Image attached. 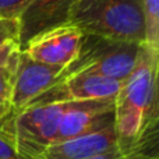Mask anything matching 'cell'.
Listing matches in <instances>:
<instances>
[{
	"instance_id": "obj_10",
	"label": "cell",
	"mask_w": 159,
	"mask_h": 159,
	"mask_svg": "<svg viewBox=\"0 0 159 159\" xmlns=\"http://www.w3.org/2000/svg\"><path fill=\"white\" fill-rule=\"evenodd\" d=\"M115 126L49 145L35 159H91L121 145Z\"/></svg>"
},
{
	"instance_id": "obj_13",
	"label": "cell",
	"mask_w": 159,
	"mask_h": 159,
	"mask_svg": "<svg viewBox=\"0 0 159 159\" xmlns=\"http://www.w3.org/2000/svg\"><path fill=\"white\" fill-rule=\"evenodd\" d=\"M16 67L17 63L0 69V127L11 116V95H13Z\"/></svg>"
},
{
	"instance_id": "obj_5",
	"label": "cell",
	"mask_w": 159,
	"mask_h": 159,
	"mask_svg": "<svg viewBox=\"0 0 159 159\" xmlns=\"http://www.w3.org/2000/svg\"><path fill=\"white\" fill-rule=\"evenodd\" d=\"M123 81L106 78L93 73H78L61 80L36 98L30 106L50 102H82L113 99L120 91ZM28 106V107H30Z\"/></svg>"
},
{
	"instance_id": "obj_7",
	"label": "cell",
	"mask_w": 159,
	"mask_h": 159,
	"mask_svg": "<svg viewBox=\"0 0 159 159\" xmlns=\"http://www.w3.org/2000/svg\"><path fill=\"white\" fill-rule=\"evenodd\" d=\"M84 34L71 24L61 25L34 38L22 52L30 59L64 69L77 57Z\"/></svg>"
},
{
	"instance_id": "obj_15",
	"label": "cell",
	"mask_w": 159,
	"mask_h": 159,
	"mask_svg": "<svg viewBox=\"0 0 159 159\" xmlns=\"http://www.w3.org/2000/svg\"><path fill=\"white\" fill-rule=\"evenodd\" d=\"M30 0H0V18L18 20Z\"/></svg>"
},
{
	"instance_id": "obj_1",
	"label": "cell",
	"mask_w": 159,
	"mask_h": 159,
	"mask_svg": "<svg viewBox=\"0 0 159 159\" xmlns=\"http://www.w3.org/2000/svg\"><path fill=\"white\" fill-rule=\"evenodd\" d=\"M159 52L141 46L134 70L115 96V129L123 144L159 134Z\"/></svg>"
},
{
	"instance_id": "obj_4",
	"label": "cell",
	"mask_w": 159,
	"mask_h": 159,
	"mask_svg": "<svg viewBox=\"0 0 159 159\" xmlns=\"http://www.w3.org/2000/svg\"><path fill=\"white\" fill-rule=\"evenodd\" d=\"M143 45L84 35L77 57L61 70L56 84L78 73H93L124 81L134 70Z\"/></svg>"
},
{
	"instance_id": "obj_16",
	"label": "cell",
	"mask_w": 159,
	"mask_h": 159,
	"mask_svg": "<svg viewBox=\"0 0 159 159\" xmlns=\"http://www.w3.org/2000/svg\"><path fill=\"white\" fill-rule=\"evenodd\" d=\"M20 52L21 49L17 42H7L4 45H0V69L17 63Z\"/></svg>"
},
{
	"instance_id": "obj_14",
	"label": "cell",
	"mask_w": 159,
	"mask_h": 159,
	"mask_svg": "<svg viewBox=\"0 0 159 159\" xmlns=\"http://www.w3.org/2000/svg\"><path fill=\"white\" fill-rule=\"evenodd\" d=\"M18 20L0 18V45H4L7 42H17L18 43Z\"/></svg>"
},
{
	"instance_id": "obj_11",
	"label": "cell",
	"mask_w": 159,
	"mask_h": 159,
	"mask_svg": "<svg viewBox=\"0 0 159 159\" xmlns=\"http://www.w3.org/2000/svg\"><path fill=\"white\" fill-rule=\"evenodd\" d=\"M91 159H159V134L135 144H121L112 151Z\"/></svg>"
},
{
	"instance_id": "obj_6",
	"label": "cell",
	"mask_w": 159,
	"mask_h": 159,
	"mask_svg": "<svg viewBox=\"0 0 159 159\" xmlns=\"http://www.w3.org/2000/svg\"><path fill=\"white\" fill-rule=\"evenodd\" d=\"M61 70H63L61 67L38 63L30 59L21 50L16 67V75H14L11 116L27 109L36 98L50 89L56 84Z\"/></svg>"
},
{
	"instance_id": "obj_3",
	"label": "cell",
	"mask_w": 159,
	"mask_h": 159,
	"mask_svg": "<svg viewBox=\"0 0 159 159\" xmlns=\"http://www.w3.org/2000/svg\"><path fill=\"white\" fill-rule=\"evenodd\" d=\"M70 105L71 102L63 101L30 106L6 120L0 133L22 159H35L55 143L59 124Z\"/></svg>"
},
{
	"instance_id": "obj_17",
	"label": "cell",
	"mask_w": 159,
	"mask_h": 159,
	"mask_svg": "<svg viewBox=\"0 0 159 159\" xmlns=\"http://www.w3.org/2000/svg\"><path fill=\"white\" fill-rule=\"evenodd\" d=\"M0 159H22L2 133H0Z\"/></svg>"
},
{
	"instance_id": "obj_12",
	"label": "cell",
	"mask_w": 159,
	"mask_h": 159,
	"mask_svg": "<svg viewBox=\"0 0 159 159\" xmlns=\"http://www.w3.org/2000/svg\"><path fill=\"white\" fill-rule=\"evenodd\" d=\"M145 27V45L159 52V0H141Z\"/></svg>"
},
{
	"instance_id": "obj_8",
	"label": "cell",
	"mask_w": 159,
	"mask_h": 159,
	"mask_svg": "<svg viewBox=\"0 0 159 159\" xmlns=\"http://www.w3.org/2000/svg\"><path fill=\"white\" fill-rule=\"evenodd\" d=\"M112 126H115V98L71 102L59 124L55 143L101 131Z\"/></svg>"
},
{
	"instance_id": "obj_2",
	"label": "cell",
	"mask_w": 159,
	"mask_h": 159,
	"mask_svg": "<svg viewBox=\"0 0 159 159\" xmlns=\"http://www.w3.org/2000/svg\"><path fill=\"white\" fill-rule=\"evenodd\" d=\"M69 24L84 35L130 43H145L141 0H78Z\"/></svg>"
},
{
	"instance_id": "obj_9",
	"label": "cell",
	"mask_w": 159,
	"mask_h": 159,
	"mask_svg": "<svg viewBox=\"0 0 159 159\" xmlns=\"http://www.w3.org/2000/svg\"><path fill=\"white\" fill-rule=\"evenodd\" d=\"M78 0H30L18 17V46L24 49L34 38L69 24Z\"/></svg>"
}]
</instances>
